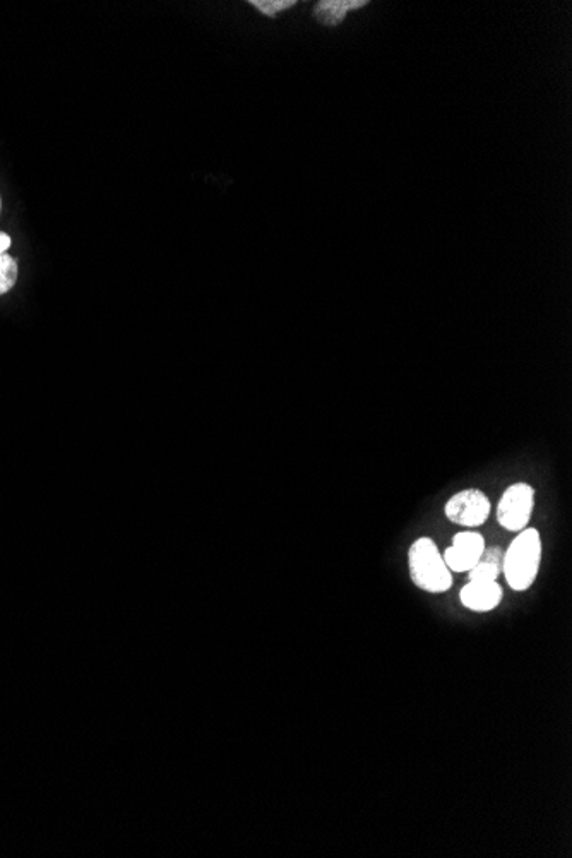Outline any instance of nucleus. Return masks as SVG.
<instances>
[{"label": "nucleus", "mask_w": 572, "mask_h": 858, "mask_svg": "<svg viewBox=\"0 0 572 858\" xmlns=\"http://www.w3.org/2000/svg\"><path fill=\"white\" fill-rule=\"evenodd\" d=\"M542 562V537L535 528L519 531L509 549L504 552L502 572L511 590H530L537 581Z\"/></svg>", "instance_id": "f257e3e1"}, {"label": "nucleus", "mask_w": 572, "mask_h": 858, "mask_svg": "<svg viewBox=\"0 0 572 858\" xmlns=\"http://www.w3.org/2000/svg\"><path fill=\"white\" fill-rule=\"evenodd\" d=\"M410 578L420 590L427 593H446L453 586V572L444 562L439 547L429 537L418 538L408 550Z\"/></svg>", "instance_id": "f03ea898"}, {"label": "nucleus", "mask_w": 572, "mask_h": 858, "mask_svg": "<svg viewBox=\"0 0 572 858\" xmlns=\"http://www.w3.org/2000/svg\"><path fill=\"white\" fill-rule=\"evenodd\" d=\"M535 507V489L530 483H514L502 494L497 506V521L507 531L525 530Z\"/></svg>", "instance_id": "7ed1b4c3"}, {"label": "nucleus", "mask_w": 572, "mask_h": 858, "mask_svg": "<svg viewBox=\"0 0 572 858\" xmlns=\"http://www.w3.org/2000/svg\"><path fill=\"white\" fill-rule=\"evenodd\" d=\"M490 511L492 506L489 497L478 489L461 490L454 494L444 507L446 518L451 523L466 528L482 526L489 519Z\"/></svg>", "instance_id": "20e7f679"}, {"label": "nucleus", "mask_w": 572, "mask_h": 858, "mask_svg": "<svg viewBox=\"0 0 572 858\" xmlns=\"http://www.w3.org/2000/svg\"><path fill=\"white\" fill-rule=\"evenodd\" d=\"M485 549V540L477 531H461L453 538V545L442 554L451 572H468L477 564Z\"/></svg>", "instance_id": "39448f33"}, {"label": "nucleus", "mask_w": 572, "mask_h": 858, "mask_svg": "<svg viewBox=\"0 0 572 858\" xmlns=\"http://www.w3.org/2000/svg\"><path fill=\"white\" fill-rule=\"evenodd\" d=\"M501 584L497 581H470L459 593L461 603L471 612H492L502 602Z\"/></svg>", "instance_id": "423d86ee"}, {"label": "nucleus", "mask_w": 572, "mask_h": 858, "mask_svg": "<svg viewBox=\"0 0 572 858\" xmlns=\"http://www.w3.org/2000/svg\"><path fill=\"white\" fill-rule=\"evenodd\" d=\"M367 4V0H322L314 9V16L322 26H336L345 19L346 12Z\"/></svg>", "instance_id": "0eeeda50"}, {"label": "nucleus", "mask_w": 572, "mask_h": 858, "mask_svg": "<svg viewBox=\"0 0 572 858\" xmlns=\"http://www.w3.org/2000/svg\"><path fill=\"white\" fill-rule=\"evenodd\" d=\"M502 562L504 550L501 547H485L477 564L468 571L470 581H497L502 572Z\"/></svg>", "instance_id": "6e6552de"}, {"label": "nucleus", "mask_w": 572, "mask_h": 858, "mask_svg": "<svg viewBox=\"0 0 572 858\" xmlns=\"http://www.w3.org/2000/svg\"><path fill=\"white\" fill-rule=\"evenodd\" d=\"M18 281V263L9 254H0V295L11 292Z\"/></svg>", "instance_id": "1a4fd4ad"}, {"label": "nucleus", "mask_w": 572, "mask_h": 858, "mask_svg": "<svg viewBox=\"0 0 572 858\" xmlns=\"http://www.w3.org/2000/svg\"><path fill=\"white\" fill-rule=\"evenodd\" d=\"M251 6L256 7L257 11L263 12L264 16L275 18L276 14L281 11H286L290 7L295 6V0H251Z\"/></svg>", "instance_id": "9d476101"}, {"label": "nucleus", "mask_w": 572, "mask_h": 858, "mask_svg": "<svg viewBox=\"0 0 572 858\" xmlns=\"http://www.w3.org/2000/svg\"><path fill=\"white\" fill-rule=\"evenodd\" d=\"M9 247H11V237L7 233L0 232V254H6Z\"/></svg>", "instance_id": "9b49d317"}, {"label": "nucleus", "mask_w": 572, "mask_h": 858, "mask_svg": "<svg viewBox=\"0 0 572 858\" xmlns=\"http://www.w3.org/2000/svg\"><path fill=\"white\" fill-rule=\"evenodd\" d=\"M0 209H2V197H0Z\"/></svg>", "instance_id": "f8f14e48"}]
</instances>
